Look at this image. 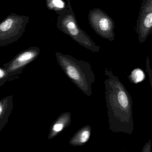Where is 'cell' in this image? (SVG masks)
Masks as SVG:
<instances>
[{
  "instance_id": "6",
  "label": "cell",
  "mask_w": 152,
  "mask_h": 152,
  "mask_svg": "<svg viewBox=\"0 0 152 152\" xmlns=\"http://www.w3.org/2000/svg\"><path fill=\"white\" fill-rule=\"evenodd\" d=\"M118 100L121 106L124 107H127L128 105V98L124 91H121L118 94Z\"/></svg>"
},
{
  "instance_id": "12",
  "label": "cell",
  "mask_w": 152,
  "mask_h": 152,
  "mask_svg": "<svg viewBox=\"0 0 152 152\" xmlns=\"http://www.w3.org/2000/svg\"><path fill=\"white\" fill-rule=\"evenodd\" d=\"M4 75V73L1 70H0V78L3 77Z\"/></svg>"
},
{
  "instance_id": "5",
  "label": "cell",
  "mask_w": 152,
  "mask_h": 152,
  "mask_svg": "<svg viewBox=\"0 0 152 152\" xmlns=\"http://www.w3.org/2000/svg\"><path fill=\"white\" fill-rule=\"evenodd\" d=\"M46 7L50 10L60 15L68 9V7L64 0H45Z\"/></svg>"
},
{
  "instance_id": "3",
  "label": "cell",
  "mask_w": 152,
  "mask_h": 152,
  "mask_svg": "<svg viewBox=\"0 0 152 152\" xmlns=\"http://www.w3.org/2000/svg\"><path fill=\"white\" fill-rule=\"evenodd\" d=\"M88 17L91 26L98 35L110 41L114 40V22L106 13L95 8L90 10Z\"/></svg>"
},
{
  "instance_id": "9",
  "label": "cell",
  "mask_w": 152,
  "mask_h": 152,
  "mask_svg": "<svg viewBox=\"0 0 152 152\" xmlns=\"http://www.w3.org/2000/svg\"><path fill=\"white\" fill-rule=\"evenodd\" d=\"M90 132L88 131H85L83 132L81 134L80 137L81 142L84 143L86 142L89 138Z\"/></svg>"
},
{
  "instance_id": "8",
  "label": "cell",
  "mask_w": 152,
  "mask_h": 152,
  "mask_svg": "<svg viewBox=\"0 0 152 152\" xmlns=\"http://www.w3.org/2000/svg\"><path fill=\"white\" fill-rule=\"evenodd\" d=\"M67 73L71 78L74 80H78L80 78L79 74L74 67L72 66H68L67 67Z\"/></svg>"
},
{
  "instance_id": "4",
  "label": "cell",
  "mask_w": 152,
  "mask_h": 152,
  "mask_svg": "<svg viewBox=\"0 0 152 152\" xmlns=\"http://www.w3.org/2000/svg\"><path fill=\"white\" fill-rule=\"evenodd\" d=\"M152 0H143L136 25L140 43L145 41L152 30Z\"/></svg>"
},
{
  "instance_id": "10",
  "label": "cell",
  "mask_w": 152,
  "mask_h": 152,
  "mask_svg": "<svg viewBox=\"0 0 152 152\" xmlns=\"http://www.w3.org/2000/svg\"><path fill=\"white\" fill-rule=\"evenodd\" d=\"M63 125L61 124H56L54 125L53 129L56 132H59L61 131L63 129Z\"/></svg>"
},
{
  "instance_id": "13",
  "label": "cell",
  "mask_w": 152,
  "mask_h": 152,
  "mask_svg": "<svg viewBox=\"0 0 152 152\" xmlns=\"http://www.w3.org/2000/svg\"><path fill=\"white\" fill-rule=\"evenodd\" d=\"M1 112H2V107L0 106V115L1 114Z\"/></svg>"
},
{
  "instance_id": "1",
  "label": "cell",
  "mask_w": 152,
  "mask_h": 152,
  "mask_svg": "<svg viewBox=\"0 0 152 152\" xmlns=\"http://www.w3.org/2000/svg\"><path fill=\"white\" fill-rule=\"evenodd\" d=\"M57 27L83 47L93 52L99 51V47L97 46L90 36L80 28L72 7L58 15Z\"/></svg>"
},
{
  "instance_id": "11",
  "label": "cell",
  "mask_w": 152,
  "mask_h": 152,
  "mask_svg": "<svg viewBox=\"0 0 152 152\" xmlns=\"http://www.w3.org/2000/svg\"><path fill=\"white\" fill-rule=\"evenodd\" d=\"M66 2H67V7H68V8H69L71 7L72 6H71V3H70V0H66Z\"/></svg>"
},
{
  "instance_id": "7",
  "label": "cell",
  "mask_w": 152,
  "mask_h": 152,
  "mask_svg": "<svg viewBox=\"0 0 152 152\" xmlns=\"http://www.w3.org/2000/svg\"><path fill=\"white\" fill-rule=\"evenodd\" d=\"M132 78L135 82L138 83L142 81L144 79L145 75L143 72L140 70H135L133 71L132 74Z\"/></svg>"
},
{
  "instance_id": "2",
  "label": "cell",
  "mask_w": 152,
  "mask_h": 152,
  "mask_svg": "<svg viewBox=\"0 0 152 152\" xmlns=\"http://www.w3.org/2000/svg\"><path fill=\"white\" fill-rule=\"evenodd\" d=\"M30 18L14 13L0 22V46H7L17 41L23 36Z\"/></svg>"
}]
</instances>
